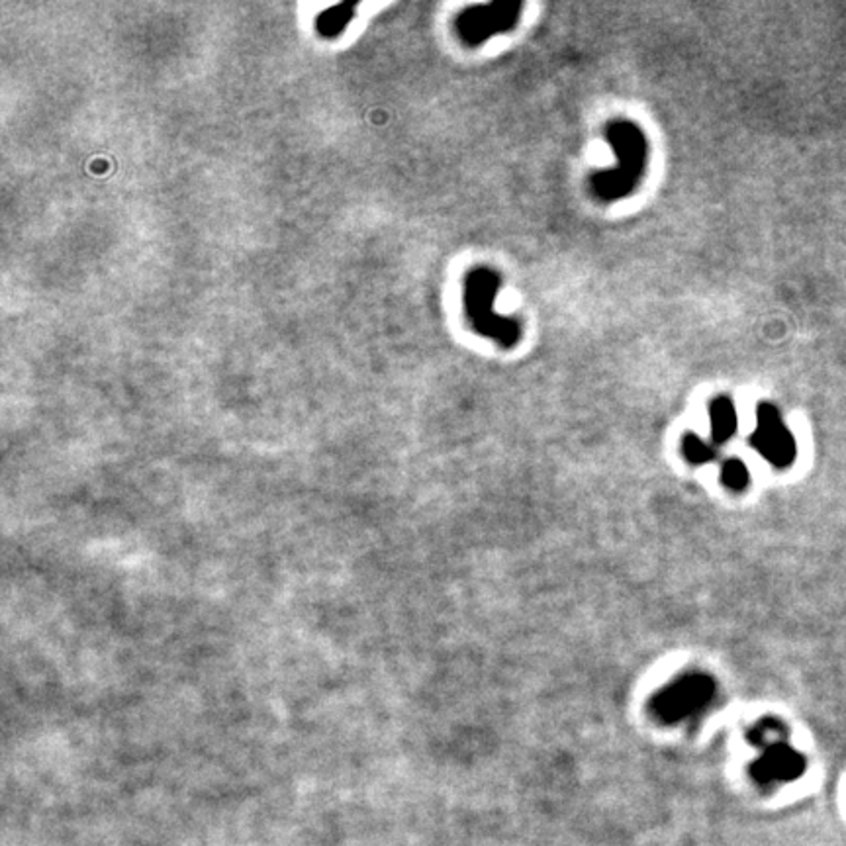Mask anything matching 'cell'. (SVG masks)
Masks as SVG:
<instances>
[{"label": "cell", "mask_w": 846, "mask_h": 846, "mask_svg": "<svg viewBox=\"0 0 846 846\" xmlns=\"http://www.w3.org/2000/svg\"><path fill=\"white\" fill-rule=\"evenodd\" d=\"M606 137L617 157L616 168L590 177L591 193L601 203L626 198L639 185L649 161L647 135L634 122L613 120L608 124Z\"/></svg>", "instance_id": "cell-1"}, {"label": "cell", "mask_w": 846, "mask_h": 846, "mask_svg": "<svg viewBox=\"0 0 846 846\" xmlns=\"http://www.w3.org/2000/svg\"><path fill=\"white\" fill-rule=\"evenodd\" d=\"M500 274L490 267L472 269L464 279V310L476 333L510 349L522 340V324L494 312V298L500 289Z\"/></svg>", "instance_id": "cell-2"}, {"label": "cell", "mask_w": 846, "mask_h": 846, "mask_svg": "<svg viewBox=\"0 0 846 846\" xmlns=\"http://www.w3.org/2000/svg\"><path fill=\"white\" fill-rule=\"evenodd\" d=\"M715 697V682L704 672L684 674L652 695L651 712L662 723H682L702 713Z\"/></svg>", "instance_id": "cell-3"}, {"label": "cell", "mask_w": 846, "mask_h": 846, "mask_svg": "<svg viewBox=\"0 0 846 846\" xmlns=\"http://www.w3.org/2000/svg\"><path fill=\"white\" fill-rule=\"evenodd\" d=\"M750 445L778 469L790 467L798 453L796 441L781 419L778 408L766 404V401L758 404L756 429L750 436Z\"/></svg>", "instance_id": "cell-4"}, {"label": "cell", "mask_w": 846, "mask_h": 846, "mask_svg": "<svg viewBox=\"0 0 846 846\" xmlns=\"http://www.w3.org/2000/svg\"><path fill=\"white\" fill-rule=\"evenodd\" d=\"M522 3H492L472 6L459 16L457 31L464 44L479 46L496 34L512 30L520 22Z\"/></svg>", "instance_id": "cell-5"}, {"label": "cell", "mask_w": 846, "mask_h": 846, "mask_svg": "<svg viewBox=\"0 0 846 846\" xmlns=\"http://www.w3.org/2000/svg\"><path fill=\"white\" fill-rule=\"evenodd\" d=\"M803 772H806V756L788 743L764 750L750 766V776L760 786L786 784V781L798 780Z\"/></svg>", "instance_id": "cell-6"}, {"label": "cell", "mask_w": 846, "mask_h": 846, "mask_svg": "<svg viewBox=\"0 0 846 846\" xmlns=\"http://www.w3.org/2000/svg\"><path fill=\"white\" fill-rule=\"evenodd\" d=\"M710 419H712V437L715 443H727L735 436L738 418L735 404L725 396L715 398L710 404Z\"/></svg>", "instance_id": "cell-7"}, {"label": "cell", "mask_w": 846, "mask_h": 846, "mask_svg": "<svg viewBox=\"0 0 846 846\" xmlns=\"http://www.w3.org/2000/svg\"><path fill=\"white\" fill-rule=\"evenodd\" d=\"M788 737V729L784 723H780L778 719H763V721L756 723L748 733V740L755 747L768 750L776 745H784Z\"/></svg>", "instance_id": "cell-8"}, {"label": "cell", "mask_w": 846, "mask_h": 846, "mask_svg": "<svg viewBox=\"0 0 846 846\" xmlns=\"http://www.w3.org/2000/svg\"><path fill=\"white\" fill-rule=\"evenodd\" d=\"M682 453L692 464H705L715 459V449L712 443H707L695 433H686L682 439Z\"/></svg>", "instance_id": "cell-9"}, {"label": "cell", "mask_w": 846, "mask_h": 846, "mask_svg": "<svg viewBox=\"0 0 846 846\" xmlns=\"http://www.w3.org/2000/svg\"><path fill=\"white\" fill-rule=\"evenodd\" d=\"M721 482L729 490H745L750 482L747 464L738 459H729L721 467Z\"/></svg>", "instance_id": "cell-10"}]
</instances>
